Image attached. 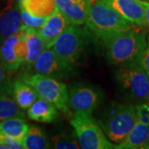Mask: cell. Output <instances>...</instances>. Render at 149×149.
I'll return each mask as SVG.
<instances>
[{"label": "cell", "mask_w": 149, "mask_h": 149, "mask_svg": "<svg viewBox=\"0 0 149 149\" xmlns=\"http://www.w3.org/2000/svg\"><path fill=\"white\" fill-rule=\"evenodd\" d=\"M147 41L145 33L134 27L116 33L104 41L107 57L114 65L143 64Z\"/></svg>", "instance_id": "1"}, {"label": "cell", "mask_w": 149, "mask_h": 149, "mask_svg": "<svg viewBox=\"0 0 149 149\" xmlns=\"http://www.w3.org/2000/svg\"><path fill=\"white\" fill-rule=\"evenodd\" d=\"M85 23L88 28L103 41L133 27V24L104 0L91 1Z\"/></svg>", "instance_id": "2"}, {"label": "cell", "mask_w": 149, "mask_h": 149, "mask_svg": "<svg viewBox=\"0 0 149 149\" xmlns=\"http://www.w3.org/2000/svg\"><path fill=\"white\" fill-rule=\"evenodd\" d=\"M136 122V106L112 102L102 113L99 124L107 138L118 144L128 136Z\"/></svg>", "instance_id": "3"}, {"label": "cell", "mask_w": 149, "mask_h": 149, "mask_svg": "<svg viewBox=\"0 0 149 149\" xmlns=\"http://www.w3.org/2000/svg\"><path fill=\"white\" fill-rule=\"evenodd\" d=\"M70 124L75 132L80 148H116V145L107 138L92 113L75 111L70 119Z\"/></svg>", "instance_id": "4"}, {"label": "cell", "mask_w": 149, "mask_h": 149, "mask_svg": "<svg viewBox=\"0 0 149 149\" xmlns=\"http://www.w3.org/2000/svg\"><path fill=\"white\" fill-rule=\"evenodd\" d=\"M22 80L31 85L40 98L51 102L58 110L65 114L70 113L69 91L64 83L54 77L39 73L25 74Z\"/></svg>", "instance_id": "5"}, {"label": "cell", "mask_w": 149, "mask_h": 149, "mask_svg": "<svg viewBox=\"0 0 149 149\" xmlns=\"http://www.w3.org/2000/svg\"><path fill=\"white\" fill-rule=\"evenodd\" d=\"M115 76L123 90L132 99L140 103L149 102V76L143 64L122 65Z\"/></svg>", "instance_id": "6"}, {"label": "cell", "mask_w": 149, "mask_h": 149, "mask_svg": "<svg viewBox=\"0 0 149 149\" xmlns=\"http://www.w3.org/2000/svg\"><path fill=\"white\" fill-rule=\"evenodd\" d=\"M77 27L69 26L59 35L51 47L60 58L70 64L78 60L85 46V32Z\"/></svg>", "instance_id": "7"}, {"label": "cell", "mask_w": 149, "mask_h": 149, "mask_svg": "<svg viewBox=\"0 0 149 149\" xmlns=\"http://www.w3.org/2000/svg\"><path fill=\"white\" fill-rule=\"evenodd\" d=\"M70 106L75 111L92 113L101 102V94L93 87L75 85L69 91Z\"/></svg>", "instance_id": "8"}, {"label": "cell", "mask_w": 149, "mask_h": 149, "mask_svg": "<svg viewBox=\"0 0 149 149\" xmlns=\"http://www.w3.org/2000/svg\"><path fill=\"white\" fill-rule=\"evenodd\" d=\"M32 66L37 73L54 78L65 75L72 70V64L60 58L52 48H45Z\"/></svg>", "instance_id": "9"}, {"label": "cell", "mask_w": 149, "mask_h": 149, "mask_svg": "<svg viewBox=\"0 0 149 149\" xmlns=\"http://www.w3.org/2000/svg\"><path fill=\"white\" fill-rule=\"evenodd\" d=\"M70 25L71 23L69 20L56 7V9L54 11L53 13L47 17V19L42 27L37 29L46 48L52 47L59 35Z\"/></svg>", "instance_id": "10"}, {"label": "cell", "mask_w": 149, "mask_h": 149, "mask_svg": "<svg viewBox=\"0 0 149 149\" xmlns=\"http://www.w3.org/2000/svg\"><path fill=\"white\" fill-rule=\"evenodd\" d=\"M23 26L20 6L14 5L11 0L0 11V42L18 32Z\"/></svg>", "instance_id": "11"}, {"label": "cell", "mask_w": 149, "mask_h": 149, "mask_svg": "<svg viewBox=\"0 0 149 149\" xmlns=\"http://www.w3.org/2000/svg\"><path fill=\"white\" fill-rule=\"evenodd\" d=\"M92 0H55L56 5L71 25L81 26L86 22Z\"/></svg>", "instance_id": "12"}, {"label": "cell", "mask_w": 149, "mask_h": 149, "mask_svg": "<svg viewBox=\"0 0 149 149\" xmlns=\"http://www.w3.org/2000/svg\"><path fill=\"white\" fill-rule=\"evenodd\" d=\"M133 25L147 26L145 13L139 0H104Z\"/></svg>", "instance_id": "13"}, {"label": "cell", "mask_w": 149, "mask_h": 149, "mask_svg": "<svg viewBox=\"0 0 149 149\" xmlns=\"http://www.w3.org/2000/svg\"><path fill=\"white\" fill-rule=\"evenodd\" d=\"M16 117L24 118L25 114L14 99L13 82L4 80L0 84V121Z\"/></svg>", "instance_id": "14"}, {"label": "cell", "mask_w": 149, "mask_h": 149, "mask_svg": "<svg viewBox=\"0 0 149 149\" xmlns=\"http://www.w3.org/2000/svg\"><path fill=\"white\" fill-rule=\"evenodd\" d=\"M118 149H149V125L136 122L133 129L120 143Z\"/></svg>", "instance_id": "15"}, {"label": "cell", "mask_w": 149, "mask_h": 149, "mask_svg": "<svg viewBox=\"0 0 149 149\" xmlns=\"http://www.w3.org/2000/svg\"><path fill=\"white\" fill-rule=\"evenodd\" d=\"M20 36L21 29L15 34L7 37L2 42L0 47V62L6 72H13L21 66L14 52V46Z\"/></svg>", "instance_id": "16"}, {"label": "cell", "mask_w": 149, "mask_h": 149, "mask_svg": "<svg viewBox=\"0 0 149 149\" xmlns=\"http://www.w3.org/2000/svg\"><path fill=\"white\" fill-rule=\"evenodd\" d=\"M27 117L41 123H52L57 117V108L51 102L38 98L27 109Z\"/></svg>", "instance_id": "17"}, {"label": "cell", "mask_w": 149, "mask_h": 149, "mask_svg": "<svg viewBox=\"0 0 149 149\" xmlns=\"http://www.w3.org/2000/svg\"><path fill=\"white\" fill-rule=\"evenodd\" d=\"M13 94L22 109H27L39 98L37 91L22 80L13 82Z\"/></svg>", "instance_id": "18"}, {"label": "cell", "mask_w": 149, "mask_h": 149, "mask_svg": "<svg viewBox=\"0 0 149 149\" xmlns=\"http://www.w3.org/2000/svg\"><path fill=\"white\" fill-rule=\"evenodd\" d=\"M26 26V25H25ZM26 42L27 47V55L26 64L28 66H32L39 55L46 48L44 42L38 33V30L33 27L26 26Z\"/></svg>", "instance_id": "19"}, {"label": "cell", "mask_w": 149, "mask_h": 149, "mask_svg": "<svg viewBox=\"0 0 149 149\" xmlns=\"http://www.w3.org/2000/svg\"><path fill=\"white\" fill-rule=\"evenodd\" d=\"M29 129L24 118H10L0 121V133L22 141Z\"/></svg>", "instance_id": "20"}, {"label": "cell", "mask_w": 149, "mask_h": 149, "mask_svg": "<svg viewBox=\"0 0 149 149\" xmlns=\"http://www.w3.org/2000/svg\"><path fill=\"white\" fill-rule=\"evenodd\" d=\"M19 6L33 16L43 17L50 16L56 9L55 0H24Z\"/></svg>", "instance_id": "21"}, {"label": "cell", "mask_w": 149, "mask_h": 149, "mask_svg": "<svg viewBox=\"0 0 149 149\" xmlns=\"http://www.w3.org/2000/svg\"><path fill=\"white\" fill-rule=\"evenodd\" d=\"M22 144L26 149H45L51 146L42 130L36 126L29 127L26 136L22 139Z\"/></svg>", "instance_id": "22"}, {"label": "cell", "mask_w": 149, "mask_h": 149, "mask_svg": "<svg viewBox=\"0 0 149 149\" xmlns=\"http://www.w3.org/2000/svg\"><path fill=\"white\" fill-rule=\"evenodd\" d=\"M52 148L56 149H78L80 148L79 142L74 138L66 134H57L50 139Z\"/></svg>", "instance_id": "23"}, {"label": "cell", "mask_w": 149, "mask_h": 149, "mask_svg": "<svg viewBox=\"0 0 149 149\" xmlns=\"http://www.w3.org/2000/svg\"><path fill=\"white\" fill-rule=\"evenodd\" d=\"M25 33H26V26L23 24V26L21 28V36L14 46V52L21 65L26 64V61H27V47Z\"/></svg>", "instance_id": "24"}, {"label": "cell", "mask_w": 149, "mask_h": 149, "mask_svg": "<svg viewBox=\"0 0 149 149\" xmlns=\"http://www.w3.org/2000/svg\"><path fill=\"white\" fill-rule=\"evenodd\" d=\"M20 9H21L22 22L27 27L39 29V28H41V27H42L43 24L45 23V22L47 21V17H35L32 15V14H30L27 11L22 8H20Z\"/></svg>", "instance_id": "25"}, {"label": "cell", "mask_w": 149, "mask_h": 149, "mask_svg": "<svg viewBox=\"0 0 149 149\" xmlns=\"http://www.w3.org/2000/svg\"><path fill=\"white\" fill-rule=\"evenodd\" d=\"M136 115L137 122L149 125V104L147 103H140L136 105Z\"/></svg>", "instance_id": "26"}, {"label": "cell", "mask_w": 149, "mask_h": 149, "mask_svg": "<svg viewBox=\"0 0 149 149\" xmlns=\"http://www.w3.org/2000/svg\"><path fill=\"white\" fill-rule=\"evenodd\" d=\"M0 143L8 146L9 149H23L22 141L0 133Z\"/></svg>", "instance_id": "27"}, {"label": "cell", "mask_w": 149, "mask_h": 149, "mask_svg": "<svg viewBox=\"0 0 149 149\" xmlns=\"http://www.w3.org/2000/svg\"><path fill=\"white\" fill-rule=\"evenodd\" d=\"M143 65L145 71L149 76V36L147 41V47H146L145 54H144L143 60Z\"/></svg>", "instance_id": "28"}, {"label": "cell", "mask_w": 149, "mask_h": 149, "mask_svg": "<svg viewBox=\"0 0 149 149\" xmlns=\"http://www.w3.org/2000/svg\"><path fill=\"white\" fill-rule=\"evenodd\" d=\"M139 2L143 6L145 13V19H146V24L149 27V3L143 0H139Z\"/></svg>", "instance_id": "29"}, {"label": "cell", "mask_w": 149, "mask_h": 149, "mask_svg": "<svg viewBox=\"0 0 149 149\" xmlns=\"http://www.w3.org/2000/svg\"><path fill=\"white\" fill-rule=\"evenodd\" d=\"M4 72H5V70H4L3 67V65H2L1 62H0V84L4 80V78H5Z\"/></svg>", "instance_id": "30"}, {"label": "cell", "mask_w": 149, "mask_h": 149, "mask_svg": "<svg viewBox=\"0 0 149 149\" xmlns=\"http://www.w3.org/2000/svg\"><path fill=\"white\" fill-rule=\"evenodd\" d=\"M0 149H9V148L8 146L4 145V144L0 143Z\"/></svg>", "instance_id": "31"}, {"label": "cell", "mask_w": 149, "mask_h": 149, "mask_svg": "<svg viewBox=\"0 0 149 149\" xmlns=\"http://www.w3.org/2000/svg\"><path fill=\"white\" fill-rule=\"evenodd\" d=\"M23 1H24V0H17V2H18V3H19V4L21 3L22 2H23Z\"/></svg>", "instance_id": "32"}]
</instances>
